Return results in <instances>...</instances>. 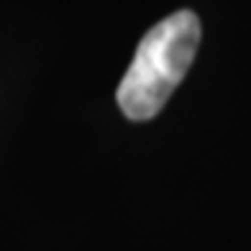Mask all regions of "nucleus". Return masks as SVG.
Segmentation results:
<instances>
[{"label": "nucleus", "mask_w": 251, "mask_h": 251, "mask_svg": "<svg viewBox=\"0 0 251 251\" xmlns=\"http://www.w3.org/2000/svg\"><path fill=\"white\" fill-rule=\"evenodd\" d=\"M198 47L200 18L192 10H177L146 31L116 93L123 116L131 121L154 118L185 79Z\"/></svg>", "instance_id": "nucleus-1"}]
</instances>
